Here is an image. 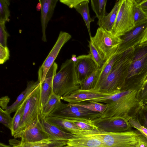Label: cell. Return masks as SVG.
<instances>
[{
	"mask_svg": "<svg viewBox=\"0 0 147 147\" xmlns=\"http://www.w3.org/2000/svg\"><path fill=\"white\" fill-rule=\"evenodd\" d=\"M89 2V0H83L75 9L82 16L90 37L92 36L90 29V24L93 22L94 20L90 16L88 6Z\"/></svg>",
	"mask_w": 147,
	"mask_h": 147,
	"instance_id": "obj_26",
	"label": "cell"
},
{
	"mask_svg": "<svg viewBox=\"0 0 147 147\" xmlns=\"http://www.w3.org/2000/svg\"><path fill=\"white\" fill-rule=\"evenodd\" d=\"M94 133L73 134L63 147H104L101 140Z\"/></svg>",
	"mask_w": 147,
	"mask_h": 147,
	"instance_id": "obj_13",
	"label": "cell"
},
{
	"mask_svg": "<svg viewBox=\"0 0 147 147\" xmlns=\"http://www.w3.org/2000/svg\"><path fill=\"white\" fill-rule=\"evenodd\" d=\"M69 120L82 129L88 131H98L97 128L92 123V121L79 119Z\"/></svg>",
	"mask_w": 147,
	"mask_h": 147,
	"instance_id": "obj_32",
	"label": "cell"
},
{
	"mask_svg": "<svg viewBox=\"0 0 147 147\" xmlns=\"http://www.w3.org/2000/svg\"><path fill=\"white\" fill-rule=\"evenodd\" d=\"M118 55V53H117L113 56L106 61L103 65L100 68V71L94 90H98L104 84L110 73Z\"/></svg>",
	"mask_w": 147,
	"mask_h": 147,
	"instance_id": "obj_24",
	"label": "cell"
},
{
	"mask_svg": "<svg viewBox=\"0 0 147 147\" xmlns=\"http://www.w3.org/2000/svg\"><path fill=\"white\" fill-rule=\"evenodd\" d=\"M147 23L135 28L133 30L122 36V41L119 46L117 53H120L138 45L143 37Z\"/></svg>",
	"mask_w": 147,
	"mask_h": 147,
	"instance_id": "obj_15",
	"label": "cell"
},
{
	"mask_svg": "<svg viewBox=\"0 0 147 147\" xmlns=\"http://www.w3.org/2000/svg\"><path fill=\"white\" fill-rule=\"evenodd\" d=\"M138 46H147V25L144 30L143 36Z\"/></svg>",
	"mask_w": 147,
	"mask_h": 147,
	"instance_id": "obj_43",
	"label": "cell"
},
{
	"mask_svg": "<svg viewBox=\"0 0 147 147\" xmlns=\"http://www.w3.org/2000/svg\"><path fill=\"white\" fill-rule=\"evenodd\" d=\"M136 118L142 126L147 129V106H142L138 113Z\"/></svg>",
	"mask_w": 147,
	"mask_h": 147,
	"instance_id": "obj_36",
	"label": "cell"
},
{
	"mask_svg": "<svg viewBox=\"0 0 147 147\" xmlns=\"http://www.w3.org/2000/svg\"><path fill=\"white\" fill-rule=\"evenodd\" d=\"M71 59L74 62H76L77 60V57H76V55H72Z\"/></svg>",
	"mask_w": 147,
	"mask_h": 147,
	"instance_id": "obj_46",
	"label": "cell"
},
{
	"mask_svg": "<svg viewBox=\"0 0 147 147\" xmlns=\"http://www.w3.org/2000/svg\"><path fill=\"white\" fill-rule=\"evenodd\" d=\"M75 62V69L79 83L90 76L98 68L95 63L89 54L82 55L77 57Z\"/></svg>",
	"mask_w": 147,
	"mask_h": 147,
	"instance_id": "obj_14",
	"label": "cell"
},
{
	"mask_svg": "<svg viewBox=\"0 0 147 147\" xmlns=\"http://www.w3.org/2000/svg\"><path fill=\"white\" fill-rule=\"evenodd\" d=\"M147 80V46H137L121 91L131 90L137 92Z\"/></svg>",
	"mask_w": 147,
	"mask_h": 147,
	"instance_id": "obj_3",
	"label": "cell"
},
{
	"mask_svg": "<svg viewBox=\"0 0 147 147\" xmlns=\"http://www.w3.org/2000/svg\"><path fill=\"white\" fill-rule=\"evenodd\" d=\"M68 140L51 138L40 141L27 143H20L13 147H63L65 146Z\"/></svg>",
	"mask_w": 147,
	"mask_h": 147,
	"instance_id": "obj_23",
	"label": "cell"
},
{
	"mask_svg": "<svg viewBox=\"0 0 147 147\" xmlns=\"http://www.w3.org/2000/svg\"><path fill=\"white\" fill-rule=\"evenodd\" d=\"M100 71V69H98L87 78L79 82L80 89L82 90H94Z\"/></svg>",
	"mask_w": 147,
	"mask_h": 147,
	"instance_id": "obj_30",
	"label": "cell"
},
{
	"mask_svg": "<svg viewBox=\"0 0 147 147\" xmlns=\"http://www.w3.org/2000/svg\"><path fill=\"white\" fill-rule=\"evenodd\" d=\"M102 114L90 111L84 108L61 102L49 116L67 119L92 121L100 117Z\"/></svg>",
	"mask_w": 147,
	"mask_h": 147,
	"instance_id": "obj_9",
	"label": "cell"
},
{
	"mask_svg": "<svg viewBox=\"0 0 147 147\" xmlns=\"http://www.w3.org/2000/svg\"><path fill=\"white\" fill-rule=\"evenodd\" d=\"M133 11L135 28L147 23V14L142 10L138 0H133Z\"/></svg>",
	"mask_w": 147,
	"mask_h": 147,
	"instance_id": "obj_27",
	"label": "cell"
},
{
	"mask_svg": "<svg viewBox=\"0 0 147 147\" xmlns=\"http://www.w3.org/2000/svg\"><path fill=\"white\" fill-rule=\"evenodd\" d=\"M90 38L101 58L106 61L117 53L122 41L121 37L100 27L94 36Z\"/></svg>",
	"mask_w": 147,
	"mask_h": 147,
	"instance_id": "obj_5",
	"label": "cell"
},
{
	"mask_svg": "<svg viewBox=\"0 0 147 147\" xmlns=\"http://www.w3.org/2000/svg\"><path fill=\"white\" fill-rule=\"evenodd\" d=\"M28 98L18 109L13 117L12 125L10 130L11 134L13 136L18 132L26 103Z\"/></svg>",
	"mask_w": 147,
	"mask_h": 147,
	"instance_id": "obj_28",
	"label": "cell"
},
{
	"mask_svg": "<svg viewBox=\"0 0 147 147\" xmlns=\"http://www.w3.org/2000/svg\"><path fill=\"white\" fill-rule=\"evenodd\" d=\"M135 47H132L119 55L103 85L98 90L101 92L114 94L119 92L123 86L134 56Z\"/></svg>",
	"mask_w": 147,
	"mask_h": 147,
	"instance_id": "obj_2",
	"label": "cell"
},
{
	"mask_svg": "<svg viewBox=\"0 0 147 147\" xmlns=\"http://www.w3.org/2000/svg\"><path fill=\"white\" fill-rule=\"evenodd\" d=\"M15 138H21L20 144L33 143L54 138L45 130L41 121H37L22 131L15 135Z\"/></svg>",
	"mask_w": 147,
	"mask_h": 147,
	"instance_id": "obj_12",
	"label": "cell"
},
{
	"mask_svg": "<svg viewBox=\"0 0 147 147\" xmlns=\"http://www.w3.org/2000/svg\"><path fill=\"white\" fill-rule=\"evenodd\" d=\"M0 147H13V146L6 145L3 143L1 142L0 143Z\"/></svg>",
	"mask_w": 147,
	"mask_h": 147,
	"instance_id": "obj_47",
	"label": "cell"
},
{
	"mask_svg": "<svg viewBox=\"0 0 147 147\" xmlns=\"http://www.w3.org/2000/svg\"><path fill=\"white\" fill-rule=\"evenodd\" d=\"M142 10L147 14V0H138Z\"/></svg>",
	"mask_w": 147,
	"mask_h": 147,
	"instance_id": "obj_45",
	"label": "cell"
},
{
	"mask_svg": "<svg viewBox=\"0 0 147 147\" xmlns=\"http://www.w3.org/2000/svg\"><path fill=\"white\" fill-rule=\"evenodd\" d=\"M12 120L13 118L11 117L10 113L0 108V122L1 123L10 129Z\"/></svg>",
	"mask_w": 147,
	"mask_h": 147,
	"instance_id": "obj_35",
	"label": "cell"
},
{
	"mask_svg": "<svg viewBox=\"0 0 147 147\" xmlns=\"http://www.w3.org/2000/svg\"><path fill=\"white\" fill-rule=\"evenodd\" d=\"M58 65L54 62L48 72L46 77L41 84V97L43 105L47 101L51 92L54 76L56 74Z\"/></svg>",
	"mask_w": 147,
	"mask_h": 147,
	"instance_id": "obj_19",
	"label": "cell"
},
{
	"mask_svg": "<svg viewBox=\"0 0 147 147\" xmlns=\"http://www.w3.org/2000/svg\"><path fill=\"white\" fill-rule=\"evenodd\" d=\"M52 90L58 96H68L80 89L75 69V62L71 59L63 63L53 78Z\"/></svg>",
	"mask_w": 147,
	"mask_h": 147,
	"instance_id": "obj_4",
	"label": "cell"
},
{
	"mask_svg": "<svg viewBox=\"0 0 147 147\" xmlns=\"http://www.w3.org/2000/svg\"><path fill=\"white\" fill-rule=\"evenodd\" d=\"M113 94L104 93L94 90H82L79 89L69 95L63 96L62 100L68 103L78 104L90 101L93 99L103 97Z\"/></svg>",
	"mask_w": 147,
	"mask_h": 147,
	"instance_id": "obj_16",
	"label": "cell"
},
{
	"mask_svg": "<svg viewBox=\"0 0 147 147\" xmlns=\"http://www.w3.org/2000/svg\"><path fill=\"white\" fill-rule=\"evenodd\" d=\"M137 92L131 90L121 91L109 96L108 107L99 118L121 117L127 119L135 118L143 106L136 98Z\"/></svg>",
	"mask_w": 147,
	"mask_h": 147,
	"instance_id": "obj_1",
	"label": "cell"
},
{
	"mask_svg": "<svg viewBox=\"0 0 147 147\" xmlns=\"http://www.w3.org/2000/svg\"><path fill=\"white\" fill-rule=\"evenodd\" d=\"M45 119L49 123L54 125L62 130L73 134H83L93 133L96 131H88L82 129L75 125L69 120L56 117L48 116Z\"/></svg>",
	"mask_w": 147,
	"mask_h": 147,
	"instance_id": "obj_18",
	"label": "cell"
},
{
	"mask_svg": "<svg viewBox=\"0 0 147 147\" xmlns=\"http://www.w3.org/2000/svg\"><path fill=\"white\" fill-rule=\"evenodd\" d=\"M104 147H140L141 144L138 131L130 130L119 133L97 131Z\"/></svg>",
	"mask_w": 147,
	"mask_h": 147,
	"instance_id": "obj_7",
	"label": "cell"
},
{
	"mask_svg": "<svg viewBox=\"0 0 147 147\" xmlns=\"http://www.w3.org/2000/svg\"><path fill=\"white\" fill-rule=\"evenodd\" d=\"M40 84L38 80L36 82L33 80L28 82L26 88L18 96L15 101L8 106L6 110L10 114L16 111Z\"/></svg>",
	"mask_w": 147,
	"mask_h": 147,
	"instance_id": "obj_20",
	"label": "cell"
},
{
	"mask_svg": "<svg viewBox=\"0 0 147 147\" xmlns=\"http://www.w3.org/2000/svg\"><path fill=\"white\" fill-rule=\"evenodd\" d=\"M138 136L141 142L140 147H147V138L142 135L138 131Z\"/></svg>",
	"mask_w": 147,
	"mask_h": 147,
	"instance_id": "obj_44",
	"label": "cell"
},
{
	"mask_svg": "<svg viewBox=\"0 0 147 147\" xmlns=\"http://www.w3.org/2000/svg\"><path fill=\"white\" fill-rule=\"evenodd\" d=\"M36 8L37 11H39L41 9V5L40 2L37 4Z\"/></svg>",
	"mask_w": 147,
	"mask_h": 147,
	"instance_id": "obj_48",
	"label": "cell"
},
{
	"mask_svg": "<svg viewBox=\"0 0 147 147\" xmlns=\"http://www.w3.org/2000/svg\"><path fill=\"white\" fill-rule=\"evenodd\" d=\"M5 22H0V46L7 47V39L9 35L6 30Z\"/></svg>",
	"mask_w": 147,
	"mask_h": 147,
	"instance_id": "obj_38",
	"label": "cell"
},
{
	"mask_svg": "<svg viewBox=\"0 0 147 147\" xmlns=\"http://www.w3.org/2000/svg\"><path fill=\"white\" fill-rule=\"evenodd\" d=\"M9 0H0V22H6L9 21Z\"/></svg>",
	"mask_w": 147,
	"mask_h": 147,
	"instance_id": "obj_34",
	"label": "cell"
},
{
	"mask_svg": "<svg viewBox=\"0 0 147 147\" xmlns=\"http://www.w3.org/2000/svg\"><path fill=\"white\" fill-rule=\"evenodd\" d=\"M70 104L71 105L82 107L90 111L99 113L102 114L105 111L108 107L107 104H104L94 101L85 102L78 104Z\"/></svg>",
	"mask_w": 147,
	"mask_h": 147,
	"instance_id": "obj_29",
	"label": "cell"
},
{
	"mask_svg": "<svg viewBox=\"0 0 147 147\" xmlns=\"http://www.w3.org/2000/svg\"><path fill=\"white\" fill-rule=\"evenodd\" d=\"M69 33L61 31L53 48L38 71V80L40 84L44 81L46 75L51 67L61 48L71 38Z\"/></svg>",
	"mask_w": 147,
	"mask_h": 147,
	"instance_id": "obj_10",
	"label": "cell"
},
{
	"mask_svg": "<svg viewBox=\"0 0 147 147\" xmlns=\"http://www.w3.org/2000/svg\"><path fill=\"white\" fill-rule=\"evenodd\" d=\"M133 0H122L111 32L121 37L135 28L133 11Z\"/></svg>",
	"mask_w": 147,
	"mask_h": 147,
	"instance_id": "obj_8",
	"label": "cell"
},
{
	"mask_svg": "<svg viewBox=\"0 0 147 147\" xmlns=\"http://www.w3.org/2000/svg\"><path fill=\"white\" fill-rule=\"evenodd\" d=\"M62 97L55 94L52 89L48 98L43 106L41 119L49 116L55 108L62 102Z\"/></svg>",
	"mask_w": 147,
	"mask_h": 147,
	"instance_id": "obj_25",
	"label": "cell"
},
{
	"mask_svg": "<svg viewBox=\"0 0 147 147\" xmlns=\"http://www.w3.org/2000/svg\"><path fill=\"white\" fill-rule=\"evenodd\" d=\"M58 0H39L41 5V22L42 36V40L44 42L47 41L46 33L48 24L51 20Z\"/></svg>",
	"mask_w": 147,
	"mask_h": 147,
	"instance_id": "obj_17",
	"label": "cell"
},
{
	"mask_svg": "<svg viewBox=\"0 0 147 147\" xmlns=\"http://www.w3.org/2000/svg\"><path fill=\"white\" fill-rule=\"evenodd\" d=\"M83 0H60V2L68 6L69 8H74Z\"/></svg>",
	"mask_w": 147,
	"mask_h": 147,
	"instance_id": "obj_41",
	"label": "cell"
},
{
	"mask_svg": "<svg viewBox=\"0 0 147 147\" xmlns=\"http://www.w3.org/2000/svg\"><path fill=\"white\" fill-rule=\"evenodd\" d=\"M89 47L90 49L89 55L95 63L98 69L101 68L106 61L102 59L97 51L90 40L89 41Z\"/></svg>",
	"mask_w": 147,
	"mask_h": 147,
	"instance_id": "obj_33",
	"label": "cell"
},
{
	"mask_svg": "<svg viewBox=\"0 0 147 147\" xmlns=\"http://www.w3.org/2000/svg\"><path fill=\"white\" fill-rule=\"evenodd\" d=\"M42 108L41 84H40L27 100L19 130L17 134L26 129L35 122L41 121Z\"/></svg>",
	"mask_w": 147,
	"mask_h": 147,
	"instance_id": "obj_6",
	"label": "cell"
},
{
	"mask_svg": "<svg viewBox=\"0 0 147 147\" xmlns=\"http://www.w3.org/2000/svg\"><path fill=\"white\" fill-rule=\"evenodd\" d=\"M9 51L7 47L0 46V64H3L9 59Z\"/></svg>",
	"mask_w": 147,
	"mask_h": 147,
	"instance_id": "obj_40",
	"label": "cell"
},
{
	"mask_svg": "<svg viewBox=\"0 0 147 147\" xmlns=\"http://www.w3.org/2000/svg\"><path fill=\"white\" fill-rule=\"evenodd\" d=\"M127 120L131 127L136 129L142 135L147 138V129L141 125L136 117L129 118Z\"/></svg>",
	"mask_w": 147,
	"mask_h": 147,
	"instance_id": "obj_39",
	"label": "cell"
},
{
	"mask_svg": "<svg viewBox=\"0 0 147 147\" xmlns=\"http://www.w3.org/2000/svg\"><path fill=\"white\" fill-rule=\"evenodd\" d=\"M10 101V98L8 96L2 97L0 99V108L4 110H7L8 104Z\"/></svg>",
	"mask_w": 147,
	"mask_h": 147,
	"instance_id": "obj_42",
	"label": "cell"
},
{
	"mask_svg": "<svg viewBox=\"0 0 147 147\" xmlns=\"http://www.w3.org/2000/svg\"><path fill=\"white\" fill-rule=\"evenodd\" d=\"M107 0H91V6L98 20L105 15V8Z\"/></svg>",
	"mask_w": 147,
	"mask_h": 147,
	"instance_id": "obj_31",
	"label": "cell"
},
{
	"mask_svg": "<svg viewBox=\"0 0 147 147\" xmlns=\"http://www.w3.org/2000/svg\"><path fill=\"white\" fill-rule=\"evenodd\" d=\"M98 131L110 133H119L131 130L128 121L121 117L108 118H98L92 121Z\"/></svg>",
	"mask_w": 147,
	"mask_h": 147,
	"instance_id": "obj_11",
	"label": "cell"
},
{
	"mask_svg": "<svg viewBox=\"0 0 147 147\" xmlns=\"http://www.w3.org/2000/svg\"><path fill=\"white\" fill-rule=\"evenodd\" d=\"M136 97L143 105L147 106V80L137 92Z\"/></svg>",
	"mask_w": 147,
	"mask_h": 147,
	"instance_id": "obj_37",
	"label": "cell"
},
{
	"mask_svg": "<svg viewBox=\"0 0 147 147\" xmlns=\"http://www.w3.org/2000/svg\"><path fill=\"white\" fill-rule=\"evenodd\" d=\"M121 0L116 1L110 13L101 20H98L97 24L99 27L111 32L116 19Z\"/></svg>",
	"mask_w": 147,
	"mask_h": 147,
	"instance_id": "obj_21",
	"label": "cell"
},
{
	"mask_svg": "<svg viewBox=\"0 0 147 147\" xmlns=\"http://www.w3.org/2000/svg\"><path fill=\"white\" fill-rule=\"evenodd\" d=\"M41 122L45 131L51 137L54 138L68 140L73 135L49 123L45 119H42Z\"/></svg>",
	"mask_w": 147,
	"mask_h": 147,
	"instance_id": "obj_22",
	"label": "cell"
}]
</instances>
